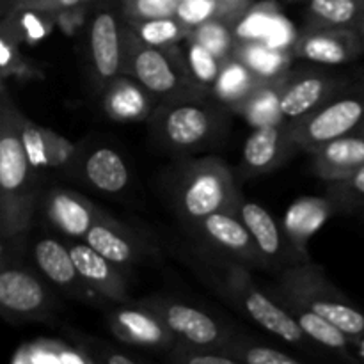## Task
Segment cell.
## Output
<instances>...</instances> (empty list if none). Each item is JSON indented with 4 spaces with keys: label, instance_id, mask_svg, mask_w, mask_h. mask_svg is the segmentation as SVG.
I'll return each mask as SVG.
<instances>
[{
    "label": "cell",
    "instance_id": "obj_1",
    "mask_svg": "<svg viewBox=\"0 0 364 364\" xmlns=\"http://www.w3.org/2000/svg\"><path fill=\"white\" fill-rule=\"evenodd\" d=\"M20 109L7 80L0 84V240L16 247L32 228L43 199L45 178L34 169L18 130Z\"/></svg>",
    "mask_w": 364,
    "mask_h": 364
},
{
    "label": "cell",
    "instance_id": "obj_2",
    "mask_svg": "<svg viewBox=\"0 0 364 364\" xmlns=\"http://www.w3.org/2000/svg\"><path fill=\"white\" fill-rule=\"evenodd\" d=\"M196 258H198L196 265L205 270L217 294L230 302L237 311L247 316L251 322L304 354L315 358L326 355L315 343L309 341L290 311L270 291L262 290L256 284L249 267L235 259L213 255L206 249H203L201 255L198 252Z\"/></svg>",
    "mask_w": 364,
    "mask_h": 364
},
{
    "label": "cell",
    "instance_id": "obj_3",
    "mask_svg": "<svg viewBox=\"0 0 364 364\" xmlns=\"http://www.w3.org/2000/svg\"><path fill=\"white\" fill-rule=\"evenodd\" d=\"M169 194L183 226L217 212L237 213L244 198L230 166L213 155L181 160L169 180Z\"/></svg>",
    "mask_w": 364,
    "mask_h": 364
},
{
    "label": "cell",
    "instance_id": "obj_4",
    "mask_svg": "<svg viewBox=\"0 0 364 364\" xmlns=\"http://www.w3.org/2000/svg\"><path fill=\"white\" fill-rule=\"evenodd\" d=\"M228 112L210 96L171 100L156 103L148 124L160 148L178 156H192L223 141Z\"/></svg>",
    "mask_w": 364,
    "mask_h": 364
},
{
    "label": "cell",
    "instance_id": "obj_5",
    "mask_svg": "<svg viewBox=\"0 0 364 364\" xmlns=\"http://www.w3.org/2000/svg\"><path fill=\"white\" fill-rule=\"evenodd\" d=\"M276 299H290L343 331L352 341L364 334V311L358 308L313 259L284 267L277 272Z\"/></svg>",
    "mask_w": 364,
    "mask_h": 364
},
{
    "label": "cell",
    "instance_id": "obj_6",
    "mask_svg": "<svg viewBox=\"0 0 364 364\" xmlns=\"http://www.w3.org/2000/svg\"><path fill=\"white\" fill-rule=\"evenodd\" d=\"M123 75L142 85L156 103L185 98H208L194 84L185 50L180 45L156 48L142 43L124 21ZM212 98V96H210Z\"/></svg>",
    "mask_w": 364,
    "mask_h": 364
},
{
    "label": "cell",
    "instance_id": "obj_7",
    "mask_svg": "<svg viewBox=\"0 0 364 364\" xmlns=\"http://www.w3.org/2000/svg\"><path fill=\"white\" fill-rule=\"evenodd\" d=\"M364 128V82L350 84L318 110L294 123L299 149L311 155L334 139L358 134Z\"/></svg>",
    "mask_w": 364,
    "mask_h": 364
},
{
    "label": "cell",
    "instance_id": "obj_8",
    "mask_svg": "<svg viewBox=\"0 0 364 364\" xmlns=\"http://www.w3.org/2000/svg\"><path fill=\"white\" fill-rule=\"evenodd\" d=\"M139 302L166 323L178 343L188 345V347L224 352V348L238 333L210 313L203 311L201 308L167 297V295H149V297L139 299Z\"/></svg>",
    "mask_w": 364,
    "mask_h": 364
},
{
    "label": "cell",
    "instance_id": "obj_9",
    "mask_svg": "<svg viewBox=\"0 0 364 364\" xmlns=\"http://www.w3.org/2000/svg\"><path fill=\"white\" fill-rule=\"evenodd\" d=\"M53 299L48 284L39 272L18 262L2 258L0 270V313L9 323L45 322L53 313Z\"/></svg>",
    "mask_w": 364,
    "mask_h": 364
},
{
    "label": "cell",
    "instance_id": "obj_10",
    "mask_svg": "<svg viewBox=\"0 0 364 364\" xmlns=\"http://www.w3.org/2000/svg\"><path fill=\"white\" fill-rule=\"evenodd\" d=\"M203 249L235 259L249 269H269V263L252 240L238 213L217 212L185 226Z\"/></svg>",
    "mask_w": 364,
    "mask_h": 364
},
{
    "label": "cell",
    "instance_id": "obj_11",
    "mask_svg": "<svg viewBox=\"0 0 364 364\" xmlns=\"http://www.w3.org/2000/svg\"><path fill=\"white\" fill-rule=\"evenodd\" d=\"M123 32L124 20L119 7H98L89 21L87 73L100 96L110 80L123 75Z\"/></svg>",
    "mask_w": 364,
    "mask_h": 364
},
{
    "label": "cell",
    "instance_id": "obj_12",
    "mask_svg": "<svg viewBox=\"0 0 364 364\" xmlns=\"http://www.w3.org/2000/svg\"><path fill=\"white\" fill-rule=\"evenodd\" d=\"M350 84V78L327 71L326 66H294L281 92L283 119L290 123L304 119Z\"/></svg>",
    "mask_w": 364,
    "mask_h": 364
},
{
    "label": "cell",
    "instance_id": "obj_13",
    "mask_svg": "<svg viewBox=\"0 0 364 364\" xmlns=\"http://www.w3.org/2000/svg\"><path fill=\"white\" fill-rule=\"evenodd\" d=\"M18 130L32 166L43 178L48 173L75 178L78 162L84 155L82 144L71 142L52 128L34 123L21 110L18 114Z\"/></svg>",
    "mask_w": 364,
    "mask_h": 364
},
{
    "label": "cell",
    "instance_id": "obj_14",
    "mask_svg": "<svg viewBox=\"0 0 364 364\" xmlns=\"http://www.w3.org/2000/svg\"><path fill=\"white\" fill-rule=\"evenodd\" d=\"M299 151L301 149L294 137V123L290 121L252 128V134L242 149L238 178L249 181L274 173Z\"/></svg>",
    "mask_w": 364,
    "mask_h": 364
},
{
    "label": "cell",
    "instance_id": "obj_15",
    "mask_svg": "<svg viewBox=\"0 0 364 364\" xmlns=\"http://www.w3.org/2000/svg\"><path fill=\"white\" fill-rule=\"evenodd\" d=\"M105 318L114 338L130 347L167 354L178 343L166 323L139 301L114 304Z\"/></svg>",
    "mask_w": 364,
    "mask_h": 364
},
{
    "label": "cell",
    "instance_id": "obj_16",
    "mask_svg": "<svg viewBox=\"0 0 364 364\" xmlns=\"http://www.w3.org/2000/svg\"><path fill=\"white\" fill-rule=\"evenodd\" d=\"M32 259L36 270L68 297L84 304L105 306V302L82 281L68 242L55 237L38 238L32 245Z\"/></svg>",
    "mask_w": 364,
    "mask_h": 364
},
{
    "label": "cell",
    "instance_id": "obj_17",
    "mask_svg": "<svg viewBox=\"0 0 364 364\" xmlns=\"http://www.w3.org/2000/svg\"><path fill=\"white\" fill-rule=\"evenodd\" d=\"M84 242L119 269L134 267L148 256L155 255V249L149 244L148 238L142 237L128 224L117 220L105 210H102L96 217Z\"/></svg>",
    "mask_w": 364,
    "mask_h": 364
},
{
    "label": "cell",
    "instance_id": "obj_18",
    "mask_svg": "<svg viewBox=\"0 0 364 364\" xmlns=\"http://www.w3.org/2000/svg\"><path fill=\"white\" fill-rule=\"evenodd\" d=\"M295 60L316 66H343L359 59L364 46L354 28H304L291 46Z\"/></svg>",
    "mask_w": 364,
    "mask_h": 364
},
{
    "label": "cell",
    "instance_id": "obj_19",
    "mask_svg": "<svg viewBox=\"0 0 364 364\" xmlns=\"http://www.w3.org/2000/svg\"><path fill=\"white\" fill-rule=\"evenodd\" d=\"M75 267L82 281L102 299L105 304H124L130 302V287L123 269L85 244L84 240H68Z\"/></svg>",
    "mask_w": 364,
    "mask_h": 364
},
{
    "label": "cell",
    "instance_id": "obj_20",
    "mask_svg": "<svg viewBox=\"0 0 364 364\" xmlns=\"http://www.w3.org/2000/svg\"><path fill=\"white\" fill-rule=\"evenodd\" d=\"M46 220L68 240H84L102 208L87 196L63 187H52L43 194L41 206Z\"/></svg>",
    "mask_w": 364,
    "mask_h": 364
},
{
    "label": "cell",
    "instance_id": "obj_21",
    "mask_svg": "<svg viewBox=\"0 0 364 364\" xmlns=\"http://www.w3.org/2000/svg\"><path fill=\"white\" fill-rule=\"evenodd\" d=\"M237 213L242 223L247 226L252 240L269 263L270 270L279 272L284 267L302 262L297 251L291 247L290 240L284 233V228L277 224V220L270 215L269 210H265L258 203L242 198Z\"/></svg>",
    "mask_w": 364,
    "mask_h": 364
},
{
    "label": "cell",
    "instance_id": "obj_22",
    "mask_svg": "<svg viewBox=\"0 0 364 364\" xmlns=\"http://www.w3.org/2000/svg\"><path fill=\"white\" fill-rule=\"evenodd\" d=\"M75 180L87 185L98 194L117 198L130 187L132 169L116 148L100 144L89 151H84L78 162Z\"/></svg>",
    "mask_w": 364,
    "mask_h": 364
},
{
    "label": "cell",
    "instance_id": "obj_23",
    "mask_svg": "<svg viewBox=\"0 0 364 364\" xmlns=\"http://www.w3.org/2000/svg\"><path fill=\"white\" fill-rule=\"evenodd\" d=\"M277 301L290 311L309 341L315 343L326 354V358L327 355L334 358L340 364H363L355 354L354 341L334 323L290 299H277Z\"/></svg>",
    "mask_w": 364,
    "mask_h": 364
},
{
    "label": "cell",
    "instance_id": "obj_24",
    "mask_svg": "<svg viewBox=\"0 0 364 364\" xmlns=\"http://www.w3.org/2000/svg\"><path fill=\"white\" fill-rule=\"evenodd\" d=\"M102 103L107 117L116 123L148 121L156 107L155 98L128 75L109 82L102 92Z\"/></svg>",
    "mask_w": 364,
    "mask_h": 364
},
{
    "label": "cell",
    "instance_id": "obj_25",
    "mask_svg": "<svg viewBox=\"0 0 364 364\" xmlns=\"http://www.w3.org/2000/svg\"><path fill=\"white\" fill-rule=\"evenodd\" d=\"M364 166V132L334 139L311 153V169L326 183L340 181Z\"/></svg>",
    "mask_w": 364,
    "mask_h": 364
},
{
    "label": "cell",
    "instance_id": "obj_26",
    "mask_svg": "<svg viewBox=\"0 0 364 364\" xmlns=\"http://www.w3.org/2000/svg\"><path fill=\"white\" fill-rule=\"evenodd\" d=\"M334 213H338L336 206L327 196L301 198L290 206L287 217H284L283 228L291 247L297 251L302 262L311 259L308 256V240L311 238V235Z\"/></svg>",
    "mask_w": 364,
    "mask_h": 364
},
{
    "label": "cell",
    "instance_id": "obj_27",
    "mask_svg": "<svg viewBox=\"0 0 364 364\" xmlns=\"http://www.w3.org/2000/svg\"><path fill=\"white\" fill-rule=\"evenodd\" d=\"M263 82L267 80L252 73L240 59L230 57L224 60L219 78L212 89V98L224 109L237 114Z\"/></svg>",
    "mask_w": 364,
    "mask_h": 364
},
{
    "label": "cell",
    "instance_id": "obj_28",
    "mask_svg": "<svg viewBox=\"0 0 364 364\" xmlns=\"http://www.w3.org/2000/svg\"><path fill=\"white\" fill-rule=\"evenodd\" d=\"M304 28H354L364 14V0H304Z\"/></svg>",
    "mask_w": 364,
    "mask_h": 364
},
{
    "label": "cell",
    "instance_id": "obj_29",
    "mask_svg": "<svg viewBox=\"0 0 364 364\" xmlns=\"http://www.w3.org/2000/svg\"><path fill=\"white\" fill-rule=\"evenodd\" d=\"M233 57L240 59L262 80H277L294 68V53L259 41H238Z\"/></svg>",
    "mask_w": 364,
    "mask_h": 364
},
{
    "label": "cell",
    "instance_id": "obj_30",
    "mask_svg": "<svg viewBox=\"0 0 364 364\" xmlns=\"http://www.w3.org/2000/svg\"><path fill=\"white\" fill-rule=\"evenodd\" d=\"M255 2L256 0H181L176 18L188 28L212 20H224L237 25Z\"/></svg>",
    "mask_w": 364,
    "mask_h": 364
},
{
    "label": "cell",
    "instance_id": "obj_31",
    "mask_svg": "<svg viewBox=\"0 0 364 364\" xmlns=\"http://www.w3.org/2000/svg\"><path fill=\"white\" fill-rule=\"evenodd\" d=\"M288 73L284 77L277 78V80L263 82L237 114H240L252 128L267 127V124H276L284 121L283 114H281V92H283V85Z\"/></svg>",
    "mask_w": 364,
    "mask_h": 364
},
{
    "label": "cell",
    "instance_id": "obj_32",
    "mask_svg": "<svg viewBox=\"0 0 364 364\" xmlns=\"http://www.w3.org/2000/svg\"><path fill=\"white\" fill-rule=\"evenodd\" d=\"M127 25L142 43L149 46H156V48L180 45V43L187 39L188 32H191V28L185 23H181L176 16L127 21Z\"/></svg>",
    "mask_w": 364,
    "mask_h": 364
},
{
    "label": "cell",
    "instance_id": "obj_33",
    "mask_svg": "<svg viewBox=\"0 0 364 364\" xmlns=\"http://www.w3.org/2000/svg\"><path fill=\"white\" fill-rule=\"evenodd\" d=\"M281 14L283 13H281L276 0L255 2L249 7L247 13L238 20V23L235 25L237 41L267 43Z\"/></svg>",
    "mask_w": 364,
    "mask_h": 364
},
{
    "label": "cell",
    "instance_id": "obj_34",
    "mask_svg": "<svg viewBox=\"0 0 364 364\" xmlns=\"http://www.w3.org/2000/svg\"><path fill=\"white\" fill-rule=\"evenodd\" d=\"M224 354L233 355L245 364H308L288 352L279 350L272 345L262 343V341L245 336L242 333H237V336L224 348Z\"/></svg>",
    "mask_w": 364,
    "mask_h": 364
},
{
    "label": "cell",
    "instance_id": "obj_35",
    "mask_svg": "<svg viewBox=\"0 0 364 364\" xmlns=\"http://www.w3.org/2000/svg\"><path fill=\"white\" fill-rule=\"evenodd\" d=\"M187 39L205 46L220 60H228L230 57H233L238 43L237 34H235V23L224 20L206 21V23L191 28Z\"/></svg>",
    "mask_w": 364,
    "mask_h": 364
},
{
    "label": "cell",
    "instance_id": "obj_36",
    "mask_svg": "<svg viewBox=\"0 0 364 364\" xmlns=\"http://www.w3.org/2000/svg\"><path fill=\"white\" fill-rule=\"evenodd\" d=\"M183 43L185 57H187L188 70H191L192 78H194V84L206 96H212V89L215 85L217 78H219L224 60H220L210 50H206L205 46L192 41V39H185Z\"/></svg>",
    "mask_w": 364,
    "mask_h": 364
},
{
    "label": "cell",
    "instance_id": "obj_37",
    "mask_svg": "<svg viewBox=\"0 0 364 364\" xmlns=\"http://www.w3.org/2000/svg\"><path fill=\"white\" fill-rule=\"evenodd\" d=\"M326 196L334 203L338 213L364 212V166L343 180L327 183Z\"/></svg>",
    "mask_w": 364,
    "mask_h": 364
},
{
    "label": "cell",
    "instance_id": "obj_38",
    "mask_svg": "<svg viewBox=\"0 0 364 364\" xmlns=\"http://www.w3.org/2000/svg\"><path fill=\"white\" fill-rule=\"evenodd\" d=\"M181 0H119L121 16L127 21L176 16Z\"/></svg>",
    "mask_w": 364,
    "mask_h": 364
},
{
    "label": "cell",
    "instance_id": "obj_39",
    "mask_svg": "<svg viewBox=\"0 0 364 364\" xmlns=\"http://www.w3.org/2000/svg\"><path fill=\"white\" fill-rule=\"evenodd\" d=\"M92 2H98V0H11L7 14H68L84 9Z\"/></svg>",
    "mask_w": 364,
    "mask_h": 364
},
{
    "label": "cell",
    "instance_id": "obj_40",
    "mask_svg": "<svg viewBox=\"0 0 364 364\" xmlns=\"http://www.w3.org/2000/svg\"><path fill=\"white\" fill-rule=\"evenodd\" d=\"M166 364H245L240 359L217 350H201V348L188 347L176 343L173 350L164 354Z\"/></svg>",
    "mask_w": 364,
    "mask_h": 364
},
{
    "label": "cell",
    "instance_id": "obj_41",
    "mask_svg": "<svg viewBox=\"0 0 364 364\" xmlns=\"http://www.w3.org/2000/svg\"><path fill=\"white\" fill-rule=\"evenodd\" d=\"M80 345L92 364H144L139 361V359H135L134 355L128 354V352L119 350L117 347L103 340L82 336Z\"/></svg>",
    "mask_w": 364,
    "mask_h": 364
},
{
    "label": "cell",
    "instance_id": "obj_42",
    "mask_svg": "<svg viewBox=\"0 0 364 364\" xmlns=\"http://www.w3.org/2000/svg\"><path fill=\"white\" fill-rule=\"evenodd\" d=\"M354 348L358 358L361 359V363L364 364V334L361 338H358V340H354Z\"/></svg>",
    "mask_w": 364,
    "mask_h": 364
},
{
    "label": "cell",
    "instance_id": "obj_43",
    "mask_svg": "<svg viewBox=\"0 0 364 364\" xmlns=\"http://www.w3.org/2000/svg\"><path fill=\"white\" fill-rule=\"evenodd\" d=\"M354 31H355V34L359 36V39H361V43L364 46V14H363L361 20H359V23L354 27Z\"/></svg>",
    "mask_w": 364,
    "mask_h": 364
},
{
    "label": "cell",
    "instance_id": "obj_44",
    "mask_svg": "<svg viewBox=\"0 0 364 364\" xmlns=\"http://www.w3.org/2000/svg\"><path fill=\"white\" fill-rule=\"evenodd\" d=\"M9 6H11V0H0V16H6L7 11H9Z\"/></svg>",
    "mask_w": 364,
    "mask_h": 364
},
{
    "label": "cell",
    "instance_id": "obj_45",
    "mask_svg": "<svg viewBox=\"0 0 364 364\" xmlns=\"http://www.w3.org/2000/svg\"><path fill=\"white\" fill-rule=\"evenodd\" d=\"M284 4H302L304 0H283Z\"/></svg>",
    "mask_w": 364,
    "mask_h": 364
},
{
    "label": "cell",
    "instance_id": "obj_46",
    "mask_svg": "<svg viewBox=\"0 0 364 364\" xmlns=\"http://www.w3.org/2000/svg\"><path fill=\"white\" fill-rule=\"evenodd\" d=\"M361 132H364V128H363V130H361Z\"/></svg>",
    "mask_w": 364,
    "mask_h": 364
}]
</instances>
